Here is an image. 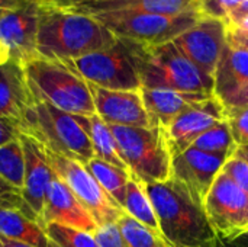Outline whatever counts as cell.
Returning a JSON list of instances; mask_svg holds the SVG:
<instances>
[{
    "mask_svg": "<svg viewBox=\"0 0 248 247\" xmlns=\"http://www.w3.org/2000/svg\"><path fill=\"white\" fill-rule=\"evenodd\" d=\"M81 1H92V0H73V1H70V3H67V4H73V3H81ZM60 4V3H58Z\"/></svg>",
    "mask_w": 248,
    "mask_h": 247,
    "instance_id": "obj_45",
    "label": "cell"
},
{
    "mask_svg": "<svg viewBox=\"0 0 248 247\" xmlns=\"http://www.w3.org/2000/svg\"><path fill=\"white\" fill-rule=\"evenodd\" d=\"M225 119L227 108L215 95L180 114L166 128V135L173 157L190 148L203 132Z\"/></svg>",
    "mask_w": 248,
    "mask_h": 247,
    "instance_id": "obj_15",
    "label": "cell"
},
{
    "mask_svg": "<svg viewBox=\"0 0 248 247\" xmlns=\"http://www.w3.org/2000/svg\"><path fill=\"white\" fill-rule=\"evenodd\" d=\"M246 84H248V51L227 44L214 74V95L225 103Z\"/></svg>",
    "mask_w": 248,
    "mask_h": 247,
    "instance_id": "obj_21",
    "label": "cell"
},
{
    "mask_svg": "<svg viewBox=\"0 0 248 247\" xmlns=\"http://www.w3.org/2000/svg\"><path fill=\"white\" fill-rule=\"evenodd\" d=\"M19 131L35 138L42 147L60 156L87 165L94 151L78 115L64 112L46 102L33 100Z\"/></svg>",
    "mask_w": 248,
    "mask_h": 247,
    "instance_id": "obj_5",
    "label": "cell"
},
{
    "mask_svg": "<svg viewBox=\"0 0 248 247\" xmlns=\"http://www.w3.org/2000/svg\"><path fill=\"white\" fill-rule=\"evenodd\" d=\"M0 178L22 192L25 183V153L19 137L0 147Z\"/></svg>",
    "mask_w": 248,
    "mask_h": 247,
    "instance_id": "obj_26",
    "label": "cell"
},
{
    "mask_svg": "<svg viewBox=\"0 0 248 247\" xmlns=\"http://www.w3.org/2000/svg\"><path fill=\"white\" fill-rule=\"evenodd\" d=\"M141 95L151 125H158L163 128H167L180 114H183L193 105L212 96L147 87H141Z\"/></svg>",
    "mask_w": 248,
    "mask_h": 247,
    "instance_id": "obj_20",
    "label": "cell"
},
{
    "mask_svg": "<svg viewBox=\"0 0 248 247\" xmlns=\"http://www.w3.org/2000/svg\"><path fill=\"white\" fill-rule=\"evenodd\" d=\"M70 64L89 84L108 90H140L141 80L128 45L118 42L102 51L80 57Z\"/></svg>",
    "mask_w": 248,
    "mask_h": 247,
    "instance_id": "obj_9",
    "label": "cell"
},
{
    "mask_svg": "<svg viewBox=\"0 0 248 247\" xmlns=\"http://www.w3.org/2000/svg\"><path fill=\"white\" fill-rule=\"evenodd\" d=\"M124 211L128 215H131L134 220H137L138 223H141L142 226H145L160 237H163L155 210L147 192V185L132 176L128 182Z\"/></svg>",
    "mask_w": 248,
    "mask_h": 247,
    "instance_id": "obj_24",
    "label": "cell"
},
{
    "mask_svg": "<svg viewBox=\"0 0 248 247\" xmlns=\"http://www.w3.org/2000/svg\"><path fill=\"white\" fill-rule=\"evenodd\" d=\"M122 41L135 61L141 87L214 95V79L187 60L174 42L150 47Z\"/></svg>",
    "mask_w": 248,
    "mask_h": 247,
    "instance_id": "obj_3",
    "label": "cell"
},
{
    "mask_svg": "<svg viewBox=\"0 0 248 247\" xmlns=\"http://www.w3.org/2000/svg\"><path fill=\"white\" fill-rule=\"evenodd\" d=\"M41 1H51V3H60V4H67L73 0H41Z\"/></svg>",
    "mask_w": 248,
    "mask_h": 247,
    "instance_id": "obj_44",
    "label": "cell"
},
{
    "mask_svg": "<svg viewBox=\"0 0 248 247\" xmlns=\"http://www.w3.org/2000/svg\"><path fill=\"white\" fill-rule=\"evenodd\" d=\"M39 3L38 55L65 63L108 49L118 42V38L93 15L65 4L41 0Z\"/></svg>",
    "mask_w": 248,
    "mask_h": 247,
    "instance_id": "obj_1",
    "label": "cell"
},
{
    "mask_svg": "<svg viewBox=\"0 0 248 247\" xmlns=\"http://www.w3.org/2000/svg\"><path fill=\"white\" fill-rule=\"evenodd\" d=\"M0 236L35 247H51L45 230L15 208L0 207Z\"/></svg>",
    "mask_w": 248,
    "mask_h": 247,
    "instance_id": "obj_22",
    "label": "cell"
},
{
    "mask_svg": "<svg viewBox=\"0 0 248 247\" xmlns=\"http://www.w3.org/2000/svg\"><path fill=\"white\" fill-rule=\"evenodd\" d=\"M116 38L157 47L173 42L179 35L192 28L202 13H187L180 16H164L144 12L115 10L93 15Z\"/></svg>",
    "mask_w": 248,
    "mask_h": 247,
    "instance_id": "obj_7",
    "label": "cell"
},
{
    "mask_svg": "<svg viewBox=\"0 0 248 247\" xmlns=\"http://www.w3.org/2000/svg\"><path fill=\"white\" fill-rule=\"evenodd\" d=\"M19 140L25 153V183L20 192L25 215L42 227V211L55 173L46 160L42 146L35 138L20 132Z\"/></svg>",
    "mask_w": 248,
    "mask_h": 247,
    "instance_id": "obj_13",
    "label": "cell"
},
{
    "mask_svg": "<svg viewBox=\"0 0 248 247\" xmlns=\"http://www.w3.org/2000/svg\"><path fill=\"white\" fill-rule=\"evenodd\" d=\"M45 234L57 247H100L94 234L60 224H46Z\"/></svg>",
    "mask_w": 248,
    "mask_h": 247,
    "instance_id": "obj_29",
    "label": "cell"
},
{
    "mask_svg": "<svg viewBox=\"0 0 248 247\" xmlns=\"http://www.w3.org/2000/svg\"><path fill=\"white\" fill-rule=\"evenodd\" d=\"M244 0H199L201 13L218 19H227L228 15Z\"/></svg>",
    "mask_w": 248,
    "mask_h": 247,
    "instance_id": "obj_32",
    "label": "cell"
},
{
    "mask_svg": "<svg viewBox=\"0 0 248 247\" xmlns=\"http://www.w3.org/2000/svg\"><path fill=\"white\" fill-rule=\"evenodd\" d=\"M0 247H35V246L26 245V243H22V242H15V240H10V239H6V237H1V236H0Z\"/></svg>",
    "mask_w": 248,
    "mask_h": 247,
    "instance_id": "obj_41",
    "label": "cell"
},
{
    "mask_svg": "<svg viewBox=\"0 0 248 247\" xmlns=\"http://www.w3.org/2000/svg\"><path fill=\"white\" fill-rule=\"evenodd\" d=\"M86 167L93 175V178L99 182V185L105 189V192L124 210L126 188L131 175L126 170L109 165L97 157H93L86 165Z\"/></svg>",
    "mask_w": 248,
    "mask_h": 247,
    "instance_id": "obj_25",
    "label": "cell"
},
{
    "mask_svg": "<svg viewBox=\"0 0 248 247\" xmlns=\"http://www.w3.org/2000/svg\"><path fill=\"white\" fill-rule=\"evenodd\" d=\"M33 100L71 115H94L90 84L67 63L36 55L22 64Z\"/></svg>",
    "mask_w": 248,
    "mask_h": 247,
    "instance_id": "obj_4",
    "label": "cell"
},
{
    "mask_svg": "<svg viewBox=\"0 0 248 247\" xmlns=\"http://www.w3.org/2000/svg\"><path fill=\"white\" fill-rule=\"evenodd\" d=\"M25 1L26 0H0V16H3L4 13H7L10 10H15Z\"/></svg>",
    "mask_w": 248,
    "mask_h": 247,
    "instance_id": "obj_39",
    "label": "cell"
},
{
    "mask_svg": "<svg viewBox=\"0 0 248 247\" xmlns=\"http://www.w3.org/2000/svg\"><path fill=\"white\" fill-rule=\"evenodd\" d=\"M225 108H234V106H248V84H246L240 92H237L234 96H231L225 103Z\"/></svg>",
    "mask_w": 248,
    "mask_h": 247,
    "instance_id": "obj_38",
    "label": "cell"
},
{
    "mask_svg": "<svg viewBox=\"0 0 248 247\" xmlns=\"http://www.w3.org/2000/svg\"><path fill=\"white\" fill-rule=\"evenodd\" d=\"M78 12L94 15L100 12L131 10L164 16H180L187 13H199V0H92L65 4Z\"/></svg>",
    "mask_w": 248,
    "mask_h": 247,
    "instance_id": "obj_19",
    "label": "cell"
},
{
    "mask_svg": "<svg viewBox=\"0 0 248 247\" xmlns=\"http://www.w3.org/2000/svg\"><path fill=\"white\" fill-rule=\"evenodd\" d=\"M221 247H248V234H244L230 243H225V245H221Z\"/></svg>",
    "mask_w": 248,
    "mask_h": 247,
    "instance_id": "obj_40",
    "label": "cell"
},
{
    "mask_svg": "<svg viewBox=\"0 0 248 247\" xmlns=\"http://www.w3.org/2000/svg\"><path fill=\"white\" fill-rule=\"evenodd\" d=\"M195 148L209 153V154H218V156H228L231 157L237 150V144L232 138L230 125L225 121L218 122L212 128H209L206 132H203L195 143Z\"/></svg>",
    "mask_w": 248,
    "mask_h": 247,
    "instance_id": "obj_27",
    "label": "cell"
},
{
    "mask_svg": "<svg viewBox=\"0 0 248 247\" xmlns=\"http://www.w3.org/2000/svg\"><path fill=\"white\" fill-rule=\"evenodd\" d=\"M246 16H248V0H244L243 3H240L225 19V23L228 25H235L238 22H241Z\"/></svg>",
    "mask_w": 248,
    "mask_h": 247,
    "instance_id": "obj_37",
    "label": "cell"
},
{
    "mask_svg": "<svg viewBox=\"0 0 248 247\" xmlns=\"http://www.w3.org/2000/svg\"><path fill=\"white\" fill-rule=\"evenodd\" d=\"M42 148L55 176L68 186V189L90 213L99 227L118 223L125 211L105 192L99 182L87 170L86 165L60 156L46 150L45 147Z\"/></svg>",
    "mask_w": 248,
    "mask_h": 247,
    "instance_id": "obj_8",
    "label": "cell"
},
{
    "mask_svg": "<svg viewBox=\"0 0 248 247\" xmlns=\"http://www.w3.org/2000/svg\"><path fill=\"white\" fill-rule=\"evenodd\" d=\"M173 42L187 60L214 79L217 66L227 45V23L224 19L202 13L199 20Z\"/></svg>",
    "mask_w": 248,
    "mask_h": 247,
    "instance_id": "obj_11",
    "label": "cell"
},
{
    "mask_svg": "<svg viewBox=\"0 0 248 247\" xmlns=\"http://www.w3.org/2000/svg\"><path fill=\"white\" fill-rule=\"evenodd\" d=\"M78 118H80V122L83 124V127H84V130H86V132L92 141L94 157H97V159H100L109 165H113L119 169H124L129 173L128 166L125 165V162L121 156V151H119V147H118V143H116V138L112 132L110 125L106 124L96 114L90 115V116L78 115Z\"/></svg>",
    "mask_w": 248,
    "mask_h": 247,
    "instance_id": "obj_23",
    "label": "cell"
},
{
    "mask_svg": "<svg viewBox=\"0 0 248 247\" xmlns=\"http://www.w3.org/2000/svg\"><path fill=\"white\" fill-rule=\"evenodd\" d=\"M33 98L28 86L23 66L7 60L0 64V118L22 122Z\"/></svg>",
    "mask_w": 248,
    "mask_h": 247,
    "instance_id": "obj_18",
    "label": "cell"
},
{
    "mask_svg": "<svg viewBox=\"0 0 248 247\" xmlns=\"http://www.w3.org/2000/svg\"><path fill=\"white\" fill-rule=\"evenodd\" d=\"M0 207L15 208L25 214V207L22 201V195L19 191L12 188L6 181L0 178Z\"/></svg>",
    "mask_w": 248,
    "mask_h": 247,
    "instance_id": "obj_34",
    "label": "cell"
},
{
    "mask_svg": "<svg viewBox=\"0 0 248 247\" xmlns=\"http://www.w3.org/2000/svg\"><path fill=\"white\" fill-rule=\"evenodd\" d=\"M222 173H225L238 188L248 194V162L237 151L224 163Z\"/></svg>",
    "mask_w": 248,
    "mask_h": 247,
    "instance_id": "obj_31",
    "label": "cell"
},
{
    "mask_svg": "<svg viewBox=\"0 0 248 247\" xmlns=\"http://www.w3.org/2000/svg\"><path fill=\"white\" fill-rule=\"evenodd\" d=\"M203 210L221 245L248 234V194L225 173H219L211 186Z\"/></svg>",
    "mask_w": 248,
    "mask_h": 247,
    "instance_id": "obj_10",
    "label": "cell"
},
{
    "mask_svg": "<svg viewBox=\"0 0 248 247\" xmlns=\"http://www.w3.org/2000/svg\"><path fill=\"white\" fill-rule=\"evenodd\" d=\"M228 159V156L209 154L190 147L173 157L171 178L186 189L196 204L203 207L211 186Z\"/></svg>",
    "mask_w": 248,
    "mask_h": 247,
    "instance_id": "obj_14",
    "label": "cell"
},
{
    "mask_svg": "<svg viewBox=\"0 0 248 247\" xmlns=\"http://www.w3.org/2000/svg\"><path fill=\"white\" fill-rule=\"evenodd\" d=\"M228 25V23H227ZM235 26H240V28H243V29H246L248 31V16H246L241 22H238V23H235Z\"/></svg>",
    "mask_w": 248,
    "mask_h": 247,
    "instance_id": "obj_43",
    "label": "cell"
},
{
    "mask_svg": "<svg viewBox=\"0 0 248 247\" xmlns=\"http://www.w3.org/2000/svg\"><path fill=\"white\" fill-rule=\"evenodd\" d=\"M116 224L129 247H170L163 237L134 220L126 213L122 214Z\"/></svg>",
    "mask_w": 248,
    "mask_h": 247,
    "instance_id": "obj_28",
    "label": "cell"
},
{
    "mask_svg": "<svg viewBox=\"0 0 248 247\" xmlns=\"http://www.w3.org/2000/svg\"><path fill=\"white\" fill-rule=\"evenodd\" d=\"M39 7V0H26L0 16V45L7 60L23 64L38 55Z\"/></svg>",
    "mask_w": 248,
    "mask_h": 247,
    "instance_id": "obj_12",
    "label": "cell"
},
{
    "mask_svg": "<svg viewBox=\"0 0 248 247\" xmlns=\"http://www.w3.org/2000/svg\"><path fill=\"white\" fill-rule=\"evenodd\" d=\"M237 153L240 154V156H243L246 160L248 162V146H244V147H238V150H237Z\"/></svg>",
    "mask_w": 248,
    "mask_h": 247,
    "instance_id": "obj_42",
    "label": "cell"
},
{
    "mask_svg": "<svg viewBox=\"0 0 248 247\" xmlns=\"http://www.w3.org/2000/svg\"><path fill=\"white\" fill-rule=\"evenodd\" d=\"M94 239L100 247H129L121 234L116 223L97 227V230L94 231Z\"/></svg>",
    "mask_w": 248,
    "mask_h": 247,
    "instance_id": "obj_33",
    "label": "cell"
},
{
    "mask_svg": "<svg viewBox=\"0 0 248 247\" xmlns=\"http://www.w3.org/2000/svg\"><path fill=\"white\" fill-rule=\"evenodd\" d=\"M110 128L132 178L145 185L171 179L173 154L166 128L158 125L148 128L110 125Z\"/></svg>",
    "mask_w": 248,
    "mask_h": 247,
    "instance_id": "obj_6",
    "label": "cell"
},
{
    "mask_svg": "<svg viewBox=\"0 0 248 247\" xmlns=\"http://www.w3.org/2000/svg\"><path fill=\"white\" fill-rule=\"evenodd\" d=\"M161 236L170 247H221L205 210L173 178L147 185Z\"/></svg>",
    "mask_w": 248,
    "mask_h": 247,
    "instance_id": "obj_2",
    "label": "cell"
},
{
    "mask_svg": "<svg viewBox=\"0 0 248 247\" xmlns=\"http://www.w3.org/2000/svg\"><path fill=\"white\" fill-rule=\"evenodd\" d=\"M19 134H20L19 127L15 122L0 118V147L15 138H17Z\"/></svg>",
    "mask_w": 248,
    "mask_h": 247,
    "instance_id": "obj_36",
    "label": "cell"
},
{
    "mask_svg": "<svg viewBox=\"0 0 248 247\" xmlns=\"http://www.w3.org/2000/svg\"><path fill=\"white\" fill-rule=\"evenodd\" d=\"M227 44L232 48L248 51V31L235 25H227Z\"/></svg>",
    "mask_w": 248,
    "mask_h": 247,
    "instance_id": "obj_35",
    "label": "cell"
},
{
    "mask_svg": "<svg viewBox=\"0 0 248 247\" xmlns=\"http://www.w3.org/2000/svg\"><path fill=\"white\" fill-rule=\"evenodd\" d=\"M96 115L109 125L148 128L150 116L140 90H108L90 84Z\"/></svg>",
    "mask_w": 248,
    "mask_h": 247,
    "instance_id": "obj_16",
    "label": "cell"
},
{
    "mask_svg": "<svg viewBox=\"0 0 248 247\" xmlns=\"http://www.w3.org/2000/svg\"><path fill=\"white\" fill-rule=\"evenodd\" d=\"M42 229L46 224H60L94 234L97 223L74 197L68 186L57 176L51 182L42 211Z\"/></svg>",
    "mask_w": 248,
    "mask_h": 247,
    "instance_id": "obj_17",
    "label": "cell"
},
{
    "mask_svg": "<svg viewBox=\"0 0 248 247\" xmlns=\"http://www.w3.org/2000/svg\"><path fill=\"white\" fill-rule=\"evenodd\" d=\"M227 122L237 147L248 146V106L227 108Z\"/></svg>",
    "mask_w": 248,
    "mask_h": 247,
    "instance_id": "obj_30",
    "label": "cell"
}]
</instances>
